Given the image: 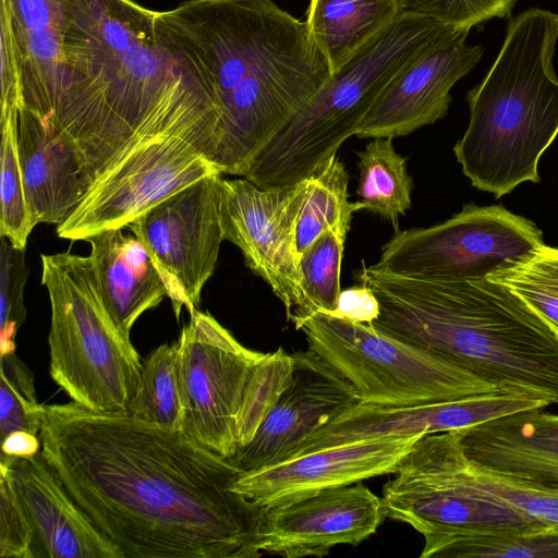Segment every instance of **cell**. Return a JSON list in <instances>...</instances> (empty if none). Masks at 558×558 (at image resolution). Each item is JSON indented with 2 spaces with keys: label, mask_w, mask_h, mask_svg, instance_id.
Returning a JSON list of instances; mask_svg holds the SVG:
<instances>
[{
  "label": "cell",
  "mask_w": 558,
  "mask_h": 558,
  "mask_svg": "<svg viewBox=\"0 0 558 558\" xmlns=\"http://www.w3.org/2000/svg\"><path fill=\"white\" fill-rule=\"evenodd\" d=\"M457 430L473 463L518 481L558 487V414L533 408Z\"/></svg>",
  "instance_id": "21"
},
{
  "label": "cell",
  "mask_w": 558,
  "mask_h": 558,
  "mask_svg": "<svg viewBox=\"0 0 558 558\" xmlns=\"http://www.w3.org/2000/svg\"><path fill=\"white\" fill-rule=\"evenodd\" d=\"M17 153L36 225L63 223L86 193L76 149L54 136L40 118L23 108L17 119Z\"/></svg>",
  "instance_id": "22"
},
{
  "label": "cell",
  "mask_w": 558,
  "mask_h": 558,
  "mask_svg": "<svg viewBox=\"0 0 558 558\" xmlns=\"http://www.w3.org/2000/svg\"><path fill=\"white\" fill-rule=\"evenodd\" d=\"M310 184V178L267 189L245 178L220 183L223 239L240 248L246 266L271 288L295 329L312 315L296 250L298 220Z\"/></svg>",
  "instance_id": "12"
},
{
  "label": "cell",
  "mask_w": 558,
  "mask_h": 558,
  "mask_svg": "<svg viewBox=\"0 0 558 558\" xmlns=\"http://www.w3.org/2000/svg\"><path fill=\"white\" fill-rule=\"evenodd\" d=\"M50 308L49 374L78 405L129 413L142 361L102 301L89 256L41 254Z\"/></svg>",
  "instance_id": "7"
},
{
  "label": "cell",
  "mask_w": 558,
  "mask_h": 558,
  "mask_svg": "<svg viewBox=\"0 0 558 558\" xmlns=\"http://www.w3.org/2000/svg\"><path fill=\"white\" fill-rule=\"evenodd\" d=\"M328 314L371 325L379 315V303L368 286L359 283L341 290L336 310Z\"/></svg>",
  "instance_id": "38"
},
{
  "label": "cell",
  "mask_w": 558,
  "mask_h": 558,
  "mask_svg": "<svg viewBox=\"0 0 558 558\" xmlns=\"http://www.w3.org/2000/svg\"><path fill=\"white\" fill-rule=\"evenodd\" d=\"M0 470L27 517L33 558H123L70 496L41 451L31 458L1 453Z\"/></svg>",
  "instance_id": "20"
},
{
  "label": "cell",
  "mask_w": 558,
  "mask_h": 558,
  "mask_svg": "<svg viewBox=\"0 0 558 558\" xmlns=\"http://www.w3.org/2000/svg\"><path fill=\"white\" fill-rule=\"evenodd\" d=\"M451 466L472 490L504 504L536 524L558 527V487L518 481L470 461L460 445L458 430L447 435Z\"/></svg>",
  "instance_id": "26"
},
{
  "label": "cell",
  "mask_w": 558,
  "mask_h": 558,
  "mask_svg": "<svg viewBox=\"0 0 558 558\" xmlns=\"http://www.w3.org/2000/svg\"><path fill=\"white\" fill-rule=\"evenodd\" d=\"M311 184L296 227V250L302 253L327 229L349 231L352 215L362 210L359 202L349 201V173L332 155L310 178Z\"/></svg>",
  "instance_id": "28"
},
{
  "label": "cell",
  "mask_w": 558,
  "mask_h": 558,
  "mask_svg": "<svg viewBox=\"0 0 558 558\" xmlns=\"http://www.w3.org/2000/svg\"><path fill=\"white\" fill-rule=\"evenodd\" d=\"M423 435L376 436L303 453L241 473L233 490L258 507H268L320 489L391 474Z\"/></svg>",
  "instance_id": "16"
},
{
  "label": "cell",
  "mask_w": 558,
  "mask_h": 558,
  "mask_svg": "<svg viewBox=\"0 0 558 558\" xmlns=\"http://www.w3.org/2000/svg\"><path fill=\"white\" fill-rule=\"evenodd\" d=\"M386 518L383 499L355 483L262 507L258 547L287 558L324 557L337 545L356 546Z\"/></svg>",
  "instance_id": "15"
},
{
  "label": "cell",
  "mask_w": 558,
  "mask_h": 558,
  "mask_svg": "<svg viewBox=\"0 0 558 558\" xmlns=\"http://www.w3.org/2000/svg\"><path fill=\"white\" fill-rule=\"evenodd\" d=\"M41 451L38 435L16 430L1 439V453L15 458H31Z\"/></svg>",
  "instance_id": "39"
},
{
  "label": "cell",
  "mask_w": 558,
  "mask_h": 558,
  "mask_svg": "<svg viewBox=\"0 0 558 558\" xmlns=\"http://www.w3.org/2000/svg\"><path fill=\"white\" fill-rule=\"evenodd\" d=\"M402 12L400 0H310L304 22L333 74Z\"/></svg>",
  "instance_id": "24"
},
{
  "label": "cell",
  "mask_w": 558,
  "mask_h": 558,
  "mask_svg": "<svg viewBox=\"0 0 558 558\" xmlns=\"http://www.w3.org/2000/svg\"><path fill=\"white\" fill-rule=\"evenodd\" d=\"M383 488L386 518L424 538L453 529L544 526L468 487L454 473L447 435L424 434Z\"/></svg>",
  "instance_id": "14"
},
{
  "label": "cell",
  "mask_w": 558,
  "mask_h": 558,
  "mask_svg": "<svg viewBox=\"0 0 558 558\" xmlns=\"http://www.w3.org/2000/svg\"><path fill=\"white\" fill-rule=\"evenodd\" d=\"M457 27L402 12L363 46L278 132L244 175L267 189L311 178L361 122L390 82Z\"/></svg>",
  "instance_id": "6"
},
{
  "label": "cell",
  "mask_w": 558,
  "mask_h": 558,
  "mask_svg": "<svg viewBox=\"0 0 558 558\" xmlns=\"http://www.w3.org/2000/svg\"><path fill=\"white\" fill-rule=\"evenodd\" d=\"M379 303L374 328L432 353L497 389L558 404V333L520 296L488 278L355 272Z\"/></svg>",
  "instance_id": "4"
},
{
  "label": "cell",
  "mask_w": 558,
  "mask_h": 558,
  "mask_svg": "<svg viewBox=\"0 0 558 558\" xmlns=\"http://www.w3.org/2000/svg\"><path fill=\"white\" fill-rule=\"evenodd\" d=\"M294 355L279 348L264 357L253 369L246 384L236 422L238 449L252 441L257 429L289 386Z\"/></svg>",
  "instance_id": "32"
},
{
  "label": "cell",
  "mask_w": 558,
  "mask_h": 558,
  "mask_svg": "<svg viewBox=\"0 0 558 558\" xmlns=\"http://www.w3.org/2000/svg\"><path fill=\"white\" fill-rule=\"evenodd\" d=\"M157 28L216 109L221 173L244 177L331 76L306 23L271 0H185Z\"/></svg>",
  "instance_id": "3"
},
{
  "label": "cell",
  "mask_w": 558,
  "mask_h": 558,
  "mask_svg": "<svg viewBox=\"0 0 558 558\" xmlns=\"http://www.w3.org/2000/svg\"><path fill=\"white\" fill-rule=\"evenodd\" d=\"M543 243L533 221L502 206L466 204L440 223L396 230L375 265L402 276L483 279Z\"/></svg>",
  "instance_id": "9"
},
{
  "label": "cell",
  "mask_w": 558,
  "mask_h": 558,
  "mask_svg": "<svg viewBox=\"0 0 558 558\" xmlns=\"http://www.w3.org/2000/svg\"><path fill=\"white\" fill-rule=\"evenodd\" d=\"M28 277L25 250L1 236L0 246V353L15 352V337L24 324V289Z\"/></svg>",
  "instance_id": "35"
},
{
  "label": "cell",
  "mask_w": 558,
  "mask_h": 558,
  "mask_svg": "<svg viewBox=\"0 0 558 558\" xmlns=\"http://www.w3.org/2000/svg\"><path fill=\"white\" fill-rule=\"evenodd\" d=\"M19 110L1 116L0 236L26 250L36 226L27 201L17 153Z\"/></svg>",
  "instance_id": "31"
},
{
  "label": "cell",
  "mask_w": 558,
  "mask_h": 558,
  "mask_svg": "<svg viewBox=\"0 0 558 558\" xmlns=\"http://www.w3.org/2000/svg\"><path fill=\"white\" fill-rule=\"evenodd\" d=\"M41 453L123 558H257L262 507L242 471L181 429L44 404Z\"/></svg>",
  "instance_id": "1"
},
{
  "label": "cell",
  "mask_w": 558,
  "mask_h": 558,
  "mask_svg": "<svg viewBox=\"0 0 558 558\" xmlns=\"http://www.w3.org/2000/svg\"><path fill=\"white\" fill-rule=\"evenodd\" d=\"M533 308L558 333V248L545 243L487 277Z\"/></svg>",
  "instance_id": "30"
},
{
  "label": "cell",
  "mask_w": 558,
  "mask_h": 558,
  "mask_svg": "<svg viewBox=\"0 0 558 558\" xmlns=\"http://www.w3.org/2000/svg\"><path fill=\"white\" fill-rule=\"evenodd\" d=\"M289 386L231 460L243 472L287 460L318 428L360 402L353 386L312 350L294 353Z\"/></svg>",
  "instance_id": "18"
},
{
  "label": "cell",
  "mask_w": 558,
  "mask_h": 558,
  "mask_svg": "<svg viewBox=\"0 0 558 558\" xmlns=\"http://www.w3.org/2000/svg\"><path fill=\"white\" fill-rule=\"evenodd\" d=\"M557 39L558 14L520 13L486 76L468 92L470 121L453 151L472 185L497 198L541 181V157L558 135Z\"/></svg>",
  "instance_id": "5"
},
{
  "label": "cell",
  "mask_w": 558,
  "mask_h": 558,
  "mask_svg": "<svg viewBox=\"0 0 558 558\" xmlns=\"http://www.w3.org/2000/svg\"><path fill=\"white\" fill-rule=\"evenodd\" d=\"M128 414L168 428L181 429L177 342L159 345L142 361L137 390L130 402Z\"/></svg>",
  "instance_id": "29"
},
{
  "label": "cell",
  "mask_w": 558,
  "mask_h": 558,
  "mask_svg": "<svg viewBox=\"0 0 558 558\" xmlns=\"http://www.w3.org/2000/svg\"><path fill=\"white\" fill-rule=\"evenodd\" d=\"M547 405L527 396L494 390L457 400L405 407L356 403L303 440L289 457L376 436L444 433Z\"/></svg>",
  "instance_id": "19"
},
{
  "label": "cell",
  "mask_w": 558,
  "mask_h": 558,
  "mask_svg": "<svg viewBox=\"0 0 558 558\" xmlns=\"http://www.w3.org/2000/svg\"><path fill=\"white\" fill-rule=\"evenodd\" d=\"M421 558H558V527H464L424 538Z\"/></svg>",
  "instance_id": "25"
},
{
  "label": "cell",
  "mask_w": 558,
  "mask_h": 558,
  "mask_svg": "<svg viewBox=\"0 0 558 558\" xmlns=\"http://www.w3.org/2000/svg\"><path fill=\"white\" fill-rule=\"evenodd\" d=\"M517 0H400L404 12L417 13L457 28L480 26L511 16Z\"/></svg>",
  "instance_id": "36"
},
{
  "label": "cell",
  "mask_w": 558,
  "mask_h": 558,
  "mask_svg": "<svg viewBox=\"0 0 558 558\" xmlns=\"http://www.w3.org/2000/svg\"><path fill=\"white\" fill-rule=\"evenodd\" d=\"M470 31L452 29L405 66L365 116L355 136H407L444 118L451 88L483 56L480 45L466 44Z\"/></svg>",
  "instance_id": "17"
},
{
  "label": "cell",
  "mask_w": 558,
  "mask_h": 558,
  "mask_svg": "<svg viewBox=\"0 0 558 558\" xmlns=\"http://www.w3.org/2000/svg\"><path fill=\"white\" fill-rule=\"evenodd\" d=\"M359 156L357 196L362 209L377 214L398 230V219L411 207L413 180L407 158L396 151L391 137H376Z\"/></svg>",
  "instance_id": "27"
},
{
  "label": "cell",
  "mask_w": 558,
  "mask_h": 558,
  "mask_svg": "<svg viewBox=\"0 0 558 558\" xmlns=\"http://www.w3.org/2000/svg\"><path fill=\"white\" fill-rule=\"evenodd\" d=\"M50 132L77 151L87 192L135 138L179 133L216 149L217 112L135 0H71ZM86 194V193H85Z\"/></svg>",
  "instance_id": "2"
},
{
  "label": "cell",
  "mask_w": 558,
  "mask_h": 558,
  "mask_svg": "<svg viewBox=\"0 0 558 558\" xmlns=\"http://www.w3.org/2000/svg\"><path fill=\"white\" fill-rule=\"evenodd\" d=\"M221 174L205 177L160 202L128 228L140 240L167 288L177 319L193 314L213 276L223 239Z\"/></svg>",
  "instance_id": "13"
},
{
  "label": "cell",
  "mask_w": 558,
  "mask_h": 558,
  "mask_svg": "<svg viewBox=\"0 0 558 558\" xmlns=\"http://www.w3.org/2000/svg\"><path fill=\"white\" fill-rule=\"evenodd\" d=\"M44 404L38 403L34 376L15 352L1 354L0 436L16 430L38 435Z\"/></svg>",
  "instance_id": "34"
},
{
  "label": "cell",
  "mask_w": 558,
  "mask_h": 558,
  "mask_svg": "<svg viewBox=\"0 0 558 558\" xmlns=\"http://www.w3.org/2000/svg\"><path fill=\"white\" fill-rule=\"evenodd\" d=\"M0 557L33 558L32 531L8 474L0 470Z\"/></svg>",
  "instance_id": "37"
},
{
  "label": "cell",
  "mask_w": 558,
  "mask_h": 558,
  "mask_svg": "<svg viewBox=\"0 0 558 558\" xmlns=\"http://www.w3.org/2000/svg\"><path fill=\"white\" fill-rule=\"evenodd\" d=\"M347 234L343 229L331 227L301 255V284L312 315L336 310L341 292L340 271Z\"/></svg>",
  "instance_id": "33"
},
{
  "label": "cell",
  "mask_w": 558,
  "mask_h": 558,
  "mask_svg": "<svg viewBox=\"0 0 558 558\" xmlns=\"http://www.w3.org/2000/svg\"><path fill=\"white\" fill-rule=\"evenodd\" d=\"M214 174L221 172L189 136H142L93 183L73 214L57 226V235L85 241L106 230L123 229L160 202Z\"/></svg>",
  "instance_id": "10"
},
{
  "label": "cell",
  "mask_w": 558,
  "mask_h": 558,
  "mask_svg": "<svg viewBox=\"0 0 558 558\" xmlns=\"http://www.w3.org/2000/svg\"><path fill=\"white\" fill-rule=\"evenodd\" d=\"M85 241L105 306L120 332L131 339L135 322L168 295L163 280L134 234L110 229Z\"/></svg>",
  "instance_id": "23"
},
{
  "label": "cell",
  "mask_w": 558,
  "mask_h": 558,
  "mask_svg": "<svg viewBox=\"0 0 558 558\" xmlns=\"http://www.w3.org/2000/svg\"><path fill=\"white\" fill-rule=\"evenodd\" d=\"M177 347L181 430L222 457H233L243 393L265 353L244 347L210 314L197 310Z\"/></svg>",
  "instance_id": "11"
},
{
  "label": "cell",
  "mask_w": 558,
  "mask_h": 558,
  "mask_svg": "<svg viewBox=\"0 0 558 558\" xmlns=\"http://www.w3.org/2000/svg\"><path fill=\"white\" fill-rule=\"evenodd\" d=\"M299 329L304 332L308 349L353 386L361 403L405 407L499 390L368 324L316 312Z\"/></svg>",
  "instance_id": "8"
}]
</instances>
